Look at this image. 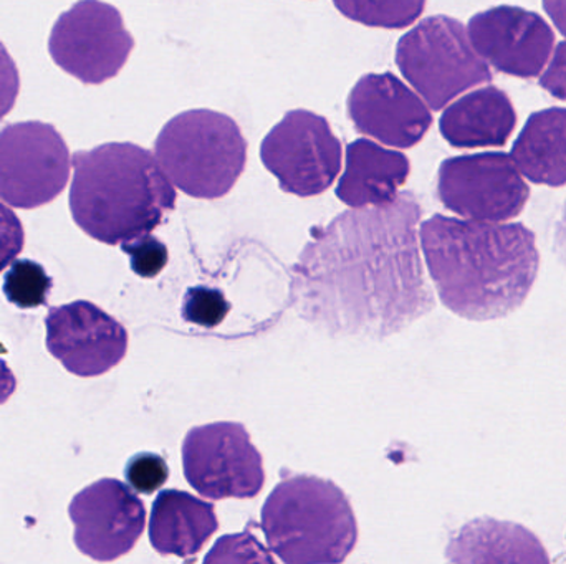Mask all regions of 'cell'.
I'll return each mask as SVG.
<instances>
[{"label": "cell", "mask_w": 566, "mask_h": 564, "mask_svg": "<svg viewBox=\"0 0 566 564\" xmlns=\"http://www.w3.org/2000/svg\"><path fill=\"white\" fill-rule=\"evenodd\" d=\"M229 552L238 553L234 562H275V560L269 556L268 553L264 552V549L249 535L224 536L221 543H218V545L212 549L211 555L206 558V562H219V560Z\"/></svg>", "instance_id": "484cf974"}, {"label": "cell", "mask_w": 566, "mask_h": 564, "mask_svg": "<svg viewBox=\"0 0 566 564\" xmlns=\"http://www.w3.org/2000/svg\"><path fill=\"white\" fill-rule=\"evenodd\" d=\"M45 327L46 350L75 376H102L118 366L128 351L125 327L90 301L52 308Z\"/></svg>", "instance_id": "7c38bea8"}, {"label": "cell", "mask_w": 566, "mask_h": 564, "mask_svg": "<svg viewBox=\"0 0 566 564\" xmlns=\"http://www.w3.org/2000/svg\"><path fill=\"white\" fill-rule=\"evenodd\" d=\"M411 164L402 152L382 148L369 139H358L346 149L345 174L336 195L349 207L386 205L396 201L408 181Z\"/></svg>", "instance_id": "9a60e30c"}, {"label": "cell", "mask_w": 566, "mask_h": 564, "mask_svg": "<svg viewBox=\"0 0 566 564\" xmlns=\"http://www.w3.org/2000/svg\"><path fill=\"white\" fill-rule=\"evenodd\" d=\"M518 171L535 184H566V109L534 113L512 149Z\"/></svg>", "instance_id": "ac0fdd59"}, {"label": "cell", "mask_w": 566, "mask_h": 564, "mask_svg": "<svg viewBox=\"0 0 566 564\" xmlns=\"http://www.w3.org/2000/svg\"><path fill=\"white\" fill-rule=\"evenodd\" d=\"M468 32L485 62L518 78L541 75L555 45L551 25L522 7L501 6L478 13L469 22Z\"/></svg>", "instance_id": "4fadbf2b"}, {"label": "cell", "mask_w": 566, "mask_h": 564, "mask_svg": "<svg viewBox=\"0 0 566 564\" xmlns=\"http://www.w3.org/2000/svg\"><path fill=\"white\" fill-rule=\"evenodd\" d=\"M348 115L363 135L409 149L432 125L428 103L392 73H369L349 93Z\"/></svg>", "instance_id": "5bb4252c"}, {"label": "cell", "mask_w": 566, "mask_h": 564, "mask_svg": "<svg viewBox=\"0 0 566 564\" xmlns=\"http://www.w3.org/2000/svg\"><path fill=\"white\" fill-rule=\"evenodd\" d=\"M262 162L289 194H322L342 171V142L323 116L293 109L262 142Z\"/></svg>", "instance_id": "ba28073f"}, {"label": "cell", "mask_w": 566, "mask_h": 564, "mask_svg": "<svg viewBox=\"0 0 566 564\" xmlns=\"http://www.w3.org/2000/svg\"><path fill=\"white\" fill-rule=\"evenodd\" d=\"M218 529L214 506L181 490H165L153 506L149 540L159 555L191 560Z\"/></svg>", "instance_id": "2e32d148"}, {"label": "cell", "mask_w": 566, "mask_h": 564, "mask_svg": "<svg viewBox=\"0 0 566 564\" xmlns=\"http://www.w3.org/2000/svg\"><path fill=\"white\" fill-rule=\"evenodd\" d=\"M72 159L60 132L40 121L0 131V199L17 209L55 201L70 179Z\"/></svg>", "instance_id": "52a82bcc"}, {"label": "cell", "mask_w": 566, "mask_h": 564, "mask_svg": "<svg viewBox=\"0 0 566 564\" xmlns=\"http://www.w3.org/2000/svg\"><path fill=\"white\" fill-rule=\"evenodd\" d=\"M182 466L192 489L206 499H252L265 482L261 453L241 424L192 429L182 444Z\"/></svg>", "instance_id": "9c48e42d"}, {"label": "cell", "mask_w": 566, "mask_h": 564, "mask_svg": "<svg viewBox=\"0 0 566 564\" xmlns=\"http://www.w3.org/2000/svg\"><path fill=\"white\" fill-rule=\"evenodd\" d=\"M396 63L429 108L439 111L468 89L491 82L468 29L451 17L422 20L399 40Z\"/></svg>", "instance_id": "5b68a950"}, {"label": "cell", "mask_w": 566, "mask_h": 564, "mask_svg": "<svg viewBox=\"0 0 566 564\" xmlns=\"http://www.w3.org/2000/svg\"><path fill=\"white\" fill-rule=\"evenodd\" d=\"M3 295L20 310L43 307L52 290V278L33 260L12 262L3 277Z\"/></svg>", "instance_id": "44dd1931"}, {"label": "cell", "mask_w": 566, "mask_h": 564, "mask_svg": "<svg viewBox=\"0 0 566 564\" xmlns=\"http://www.w3.org/2000/svg\"><path fill=\"white\" fill-rule=\"evenodd\" d=\"M76 549L95 562L128 555L146 525L145 503L125 483L102 479L73 497L69 507Z\"/></svg>", "instance_id": "8fae6325"}, {"label": "cell", "mask_w": 566, "mask_h": 564, "mask_svg": "<svg viewBox=\"0 0 566 564\" xmlns=\"http://www.w3.org/2000/svg\"><path fill=\"white\" fill-rule=\"evenodd\" d=\"M133 49L122 13L102 0L76 2L59 17L49 40L53 62L86 85L118 75Z\"/></svg>", "instance_id": "8992f818"}, {"label": "cell", "mask_w": 566, "mask_h": 564, "mask_svg": "<svg viewBox=\"0 0 566 564\" xmlns=\"http://www.w3.org/2000/svg\"><path fill=\"white\" fill-rule=\"evenodd\" d=\"M229 304L222 291L216 288H189L182 305V317L198 327L214 328L224 321L229 313Z\"/></svg>", "instance_id": "7402d4cb"}, {"label": "cell", "mask_w": 566, "mask_h": 564, "mask_svg": "<svg viewBox=\"0 0 566 564\" xmlns=\"http://www.w3.org/2000/svg\"><path fill=\"white\" fill-rule=\"evenodd\" d=\"M555 252L566 268V204L562 212L560 222H558L557 231H555Z\"/></svg>", "instance_id": "4dcf8cb0"}, {"label": "cell", "mask_w": 566, "mask_h": 564, "mask_svg": "<svg viewBox=\"0 0 566 564\" xmlns=\"http://www.w3.org/2000/svg\"><path fill=\"white\" fill-rule=\"evenodd\" d=\"M451 562L548 563L535 535L514 523L478 520L469 523L448 549Z\"/></svg>", "instance_id": "d6986e66"}, {"label": "cell", "mask_w": 566, "mask_h": 564, "mask_svg": "<svg viewBox=\"0 0 566 564\" xmlns=\"http://www.w3.org/2000/svg\"><path fill=\"white\" fill-rule=\"evenodd\" d=\"M175 205V184L142 146L108 142L73 156L70 211L95 241L118 245L151 234Z\"/></svg>", "instance_id": "7a4b0ae2"}, {"label": "cell", "mask_w": 566, "mask_h": 564, "mask_svg": "<svg viewBox=\"0 0 566 564\" xmlns=\"http://www.w3.org/2000/svg\"><path fill=\"white\" fill-rule=\"evenodd\" d=\"M544 7L555 26L566 36V0H544Z\"/></svg>", "instance_id": "f1b7e54d"}, {"label": "cell", "mask_w": 566, "mask_h": 564, "mask_svg": "<svg viewBox=\"0 0 566 564\" xmlns=\"http://www.w3.org/2000/svg\"><path fill=\"white\" fill-rule=\"evenodd\" d=\"M122 251L128 255L133 272L138 277H158L168 264V248L151 234L125 242L122 244Z\"/></svg>", "instance_id": "cb8c5ba5"}, {"label": "cell", "mask_w": 566, "mask_h": 564, "mask_svg": "<svg viewBox=\"0 0 566 564\" xmlns=\"http://www.w3.org/2000/svg\"><path fill=\"white\" fill-rule=\"evenodd\" d=\"M353 22L378 29H405L424 12L426 0H333Z\"/></svg>", "instance_id": "ffe728a7"}, {"label": "cell", "mask_w": 566, "mask_h": 564, "mask_svg": "<svg viewBox=\"0 0 566 564\" xmlns=\"http://www.w3.org/2000/svg\"><path fill=\"white\" fill-rule=\"evenodd\" d=\"M438 194L446 209L471 221L518 217L531 198L512 156L505 152L459 156L439 168Z\"/></svg>", "instance_id": "30bf717a"}, {"label": "cell", "mask_w": 566, "mask_h": 564, "mask_svg": "<svg viewBox=\"0 0 566 564\" xmlns=\"http://www.w3.org/2000/svg\"><path fill=\"white\" fill-rule=\"evenodd\" d=\"M262 530L286 564L342 563L353 552L358 526L345 493L316 477L282 480L262 509Z\"/></svg>", "instance_id": "3957f363"}, {"label": "cell", "mask_w": 566, "mask_h": 564, "mask_svg": "<svg viewBox=\"0 0 566 564\" xmlns=\"http://www.w3.org/2000/svg\"><path fill=\"white\" fill-rule=\"evenodd\" d=\"M17 380L6 361L0 360V404L7 403L15 393Z\"/></svg>", "instance_id": "f546056e"}, {"label": "cell", "mask_w": 566, "mask_h": 564, "mask_svg": "<svg viewBox=\"0 0 566 564\" xmlns=\"http://www.w3.org/2000/svg\"><path fill=\"white\" fill-rule=\"evenodd\" d=\"M517 125L511 98L495 86L475 89L452 103L442 115L439 128L454 148L504 146Z\"/></svg>", "instance_id": "e0dca14e"}, {"label": "cell", "mask_w": 566, "mask_h": 564, "mask_svg": "<svg viewBox=\"0 0 566 564\" xmlns=\"http://www.w3.org/2000/svg\"><path fill=\"white\" fill-rule=\"evenodd\" d=\"M156 159L169 181L191 198H224L248 162V141L231 116L191 109L166 123Z\"/></svg>", "instance_id": "277c9868"}, {"label": "cell", "mask_w": 566, "mask_h": 564, "mask_svg": "<svg viewBox=\"0 0 566 564\" xmlns=\"http://www.w3.org/2000/svg\"><path fill=\"white\" fill-rule=\"evenodd\" d=\"M20 78L15 62L0 42V119L12 111L19 96Z\"/></svg>", "instance_id": "4316f807"}, {"label": "cell", "mask_w": 566, "mask_h": 564, "mask_svg": "<svg viewBox=\"0 0 566 564\" xmlns=\"http://www.w3.org/2000/svg\"><path fill=\"white\" fill-rule=\"evenodd\" d=\"M25 244L22 222L12 209L0 202V274L19 257Z\"/></svg>", "instance_id": "d4e9b609"}, {"label": "cell", "mask_w": 566, "mask_h": 564, "mask_svg": "<svg viewBox=\"0 0 566 564\" xmlns=\"http://www.w3.org/2000/svg\"><path fill=\"white\" fill-rule=\"evenodd\" d=\"M125 477L136 492L151 496L168 482L169 467L158 454H138L126 464Z\"/></svg>", "instance_id": "603a6c76"}, {"label": "cell", "mask_w": 566, "mask_h": 564, "mask_svg": "<svg viewBox=\"0 0 566 564\" xmlns=\"http://www.w3.org/2000/svg\"><path fill=\"white\" fill-rule=\"evenodd\" d=\"M421 245L439 298L465 320L514 313L541 270L537 238L524 224L438 214L421 225Z\"/></svg>", "instance_id": "6da1fadb"}, {"label": "cell", "mask_w": 566, "mask_h": 564, "mask_svg": "<svg viewBox=\"0 0 566 564\" xmlns=\"http://www.w3.org/2000/svg\"><path fill=\"white\" fill-rule=\"evenodd\" d=\"M541 86L555 98L566 102V42H562L555 50L547 72L542 75Z\"/></svg>", "instance_id": "83f0119b"}]
</instances>
